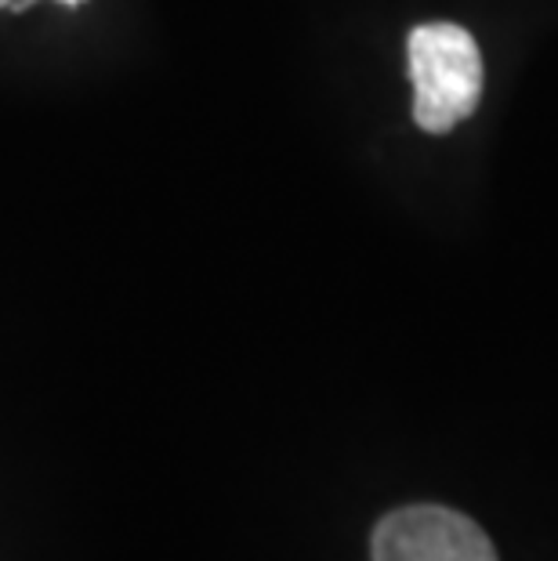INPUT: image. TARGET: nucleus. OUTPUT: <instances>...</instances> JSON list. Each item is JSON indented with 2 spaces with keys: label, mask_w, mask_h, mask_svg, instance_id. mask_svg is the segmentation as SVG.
Instances as JSON below:
<instances>
[{
  "label": "nucleus",
  "mask_w": 558,
  "mask_h": 561,
  "mask_svg": "<svg viewBox=\"0 0 558 561\" xmlns=\"http://www.w3.org/2000/svg\"><path fill=\"white\" fill-rule=\"evenodd\" d=\"M410 80H413V121L432 135H446L468 121L482 94L479 44L454 22H424L410 33Z\"/></svg>",
  "instance_id": "f257e3e1"
},
{
  "label": "nucleus",
  "mask_w": 558,
  "mask_h": 561,
  "mask_svg": "<svg viewBox=\"0 0 558 561\" xmlns=\"http://www.w3.org/2000/svg\"><path fill=\"white\" fill-rule=\"evenodd\" d=\"M374 561H497L479 525L449 507H399L377 522L371 540Z\"/></svg>",
  "instance_id": "f03ea898"
},
{
  "label": "nucleus",
  "mask_w": 558,
  "mask_h": 561,
  "mask_svg": "<svg viewBox=\"0 0 558 561\" xmlns=\"http://www.w3.org/2000/svg\"><path fill=\"white\" fill-rule=\"evenodd\" d=\"M0 4H8V0H0ZM62 4H80V0H62Z\"/></svg>",
  "instance_id": "7ed1b4c3"
}]
</instances>
